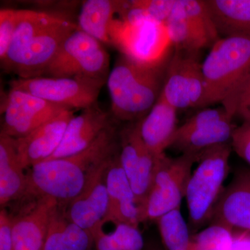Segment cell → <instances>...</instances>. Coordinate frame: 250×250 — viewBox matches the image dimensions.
Wrapping results in <instances>:
<instances>
[{
	"label": "cell",
	"mask_w": 250,
	"mask_h": 250,
	"mask_svg": "<svg viewBox=\"0 0 250 250\" xmlns=\"http://www.w3.org/2000/svg\"><path fill=\"white\" fill-rule=\"evenodd\" d=\"M119 150L116 129L111 125L84 150L31 167L26 193L54 199L59 205L68 203L80 195L94 172Z\"/></svg>",
	"instance_id": "1"
},
{
	"label": "cell",
	"mask_w": 250,
	"mask_h": 250,
	"mask_svg": "<svg viewBox=\"0 0 250 250\" xmlns=\"http://www.w3.org/2000/svg\"><path fill=\"white\" fill-rule=\"evenodd\" d=\"M77 28L65 16L23 10L1 65L20 78L41 77L62 42Z\"/></svg>",
	"instance_id": "2"
},
{
	"label": "cell",
	"mask_w": 250,
	"mask_h": 250,
	"mask_svg": "<svg viewBox=\"0 0 250 250\" xmlns=\"http://www.w3.org/2000/svg\"><path fill=\"white\" fill-rule=\"evenodd\" d=\"M160 66L151 67L122 55L110 71L107 87L111 111L124 122L141 121L150 111L160 96Z\"/></svg>",
	"instance_id": "3"
},
{
	"label": "cell",
	"mask_w": 250,
	"mask_h": 250,
	"mask_svg": "<svg viewBox=\"0 0 250 250\" xmlns=\"http://www.w3.org/2000/svg\"><path fill=\"white\" fill-rule=\"evenodd\" d=\"M205 93L199 108L222 103L250 70V38L219 39L202 64Z\"/></svg>",
	"instance_id": "4"
},
{
	"label": "cell",
	"mask_w": 250,
	"mask_h": 250,
	"mask_svg": "<svg viewBox=\"0 0 250 250\" xmlns=\"http://www.w3.org/2000/svg\"><path fill=\"white\" fill-rule=\"evenodd\" d=\"M231 149L229 143H225L199 156L198 165L189 179L185 196L192 228H201L211 220L225 189L223 184L229 170Z\"/></svg>",
	"instance_id": "5"
},
{
	"label": "cell",
	"mask_w": 250,
	"mask_h": 250,
	"mask_svg": "<svg viewBox=\"0 0 250 250\" xmlns=\"http://www.w3.org/2000/svg\"><path fill=\"white\" fill-rule=\"evenodd\" d=\"M110 39L122 55L151 67L160 66L172 46L166 23L146 18L115 19Z\"/></svg>",
	"instance_id": "6"
},
{
	"label": "cell",
	"mask_w": 250,
	"mask_h": 250,
	"mask_svg": "<svg viewBox=\"0 0 250 250\" xmlns=\"http://www.w3.org/2000/svg\"><path fill=\"white\" fill-rule=\"evenodd\" d=\"M109 63L103 43L77 28L62 42L41 77L107 81Z\"/></svg>",
	"instance_id": "7"
},
{
	"label": "cell",
	"mask_w": 250,
	"mask_h": 250,
	"mask_svg": "<svg viewBox=\"0 0 250 250\" xmlns=\"http://www.w3.org/2000/svg\"><path fill=\"white\" fill-rule=\"evenodd\" d=\"M197 157L182 154L176 158L166 154L161 158L149 191L140 207L141 221H157L161 217L180 209L185 198L192 167Z\"/></svg>",
	"instance_id": "8"
},
{
	"label": "cell",
	"mask_w": 250,
	"mask_h": 250,
	"mask_svg": "<svg viewBox=\"0 0 250 250\" xmlns=\"http://www.w3.org/2000/svg\"><path fill=\"white\" fill-rule=\"evenodd\" d=\"M106 80L84 77H37L19 78L10 82V88L22 90L63 107H90L98 99Z\"/></svg>",
	"instance_id": "9"
},
{
	"label": "cell",
	"mask_w": 250,
	"mask_h": 250,
	"mask_svg": "<svg viewBox=\"0 0 250 250\" xmlns=\"http://www.w3.org/2000/svg\"><path fill=\"white\" fill-rule=\"evenodd\" d=\"M233 118L223 106L202 109L179 126L170 147L198 159L207 149L231 142Z\"/></svg>",
	"instance_id": "10"
},
{
	"label": "cell",
	"mask_w": 250,
	"mask_h": 250,
	"mask_svg": "<svg viewBox=\"0 0 250 250\" xmlns=\"http://www.w3.org/2000/svg\"><path fill=\"white\" fill-rule=\"evenodd\" d=\"M119 160L139 207L152 186L162 156L151 152L141 139L139 121L125 127L119 134Z\"/></svg>",
	"instance_id": "11"
},
{
	"label": "cell",
	"mask_w": 250,
	"mask_h": 250,
	"mask_svg": "<svg viewBox=\"0 0 250 250\" xmlns=\"http://www.w3.org/2000/svg\"><path fill=\"white\" fill-rule=\"evenodd\" d=\"M197 53L175 50L167 67L161 95L176 109L198 107L205 93Z\"/></svg>",
	"instance_id": "12"
},
{
	"label": "cell",
	"mask_w": 250,
	"mask_h": 250,
	"mask_svg": "<svg viewBox=\"0 0 250 250\" xmlns=\"http://www.w3.org/2000/svg\"><path fill=\"white\" fill-rule=\"evenodd\" d=\"M67 108L22 91L11 89L5 102L1 132L19 139Z\"/></svg>",
	"instance_id": "13"
},
{
	"label": "cell",
	"mask_w": 250,
	"mask_h": 250,
	"mask_svg": "<svg viewBox=\"0 0 250 250\" xmlns=\"http://www.w3.org/2000/svg\"><path fill=\"white\" fill-rule=\"evenodd\" d=\"M113 157L94 172L83 190L68 202L67 210H64L70 221L90 233L103 223L107 213L106 173Z\"/></svg>",
	"instance_id": "14"
},
{
	"label": "cell",
	"mask_w": 250,
	"mask_h": 250,
	"mask_svg": "<svg viewBox=\"0 0 250 250\" xmlns=\"http://www.w3.org/2000/svg\"><path fill=\"white\" fill-rule=\"evenodd\" d=\"M166 24L175 50L198 53L200 49L214 44L207 16L200 10L181 4L178 0Z\"/></svg>",
	"instance_id": "15"
},
{
	"label": "cell",
	"mask_w": 250,
	"mask_h": 250,
	"mask_svg": "<svg viewBox=\"0 0 250 250\" xmlns=\"http://www.w3.org/2000/svg\"><path fill=\"white\" fill-rule=\"evenodd\" d=\"M75 110L67 109L29 134L16 139L18 159L23 168L31 167L53 155L62 143Z\"/></svg>",
	"instance_id": "16"
},
{
	"label": "cell",
	"mask_w": 250,
	"mask_h": 250,
	"mask_svg": "<svg viewBox=\"0 0 250 250\" xmlns=\"http://www.w3.org/2000/svg\"><path fill=\"white\" fill-rule=\"evenodd\" d=\"M107 213L103 223L127 224L139 227L141 210L132 188L119 160V152L112 159L106 173Z\"/></svg>",
	"instance_id": "17"
},
{
	"label": "cell",
	"mask_w": 250,
	"mask_h": 250,
	"mask_svg": "<svg viewBox=\"0 0 250 250\" xmlns=\"http://www.w3.org/2000/svg\"><path fill=\"white\" fill-rule=\"evenodd\" d=\"M111 125L109 114L98 103L85 108L69 122L60 146L47 160L67 157L84 150Z\"/></svg>",
	"instance_id": "18"
},
{
	"label": "cell",
	"mask_w": 250,
	"mask_h": 250,
	"mask_svg": "<svg viewBox=\"0 0 250 250\" xmlns=\"http://www.w3.org/2000/svg\"><path fill=\"white\" fill-rule=\"evenodd\" d=\"M210 224L250 232V171L236 175L224 189Z\"/></svg>",
	"instance_id": "19"
},
{
	"label": "cell",
	"mask_w": 250,
	"mask_h": 250,
	"mask_svg": "<svg viewBox=\"0 0 250 250\" xmlns=\"http://www.w3.org/2000/svg\"><path fill=\"white\" fill-rule=\"evenodd\" d=\"M59 205L49 197L39 198L31 209L14 218L13 250H42L51 214Z\"/></svg>",
	"instance_id": "20"
},
{
	"label": "cell",
	"mask_w": 250,
	"mask_h": 250,
	"mask_svg": "<svg viewBox=\"0 0 250 250\" xmlns=\"http://www.w3.org/2000/svg\"><path fill=\"white\" fill-rule=\"evenodd\" d=\"M177 111L160 94L150 111L139 121L141 139L156 156L166 154L171 147L179 127Z\"/></svg>",
	"instance_id": "21"
},
{
	"label": "cell",
	"mask_w": 250,
	"mask_h": 250,
	"mask_svg": "<svg viewBox=\"0 0 250 250\" xmlns=\"http://www.w3.org/2000/svg\"><path fill=\"white\" fill-rule=\"evenodd\" d=\"M18 159L16 139L0 133V205L25 195L27 175Z\"/></svg>",
	"instance_id": "22"
},
{
	"label": "cell",
	"mask_w": 250,
	"mask_h": 250,
	"mask_svg": "<svg viewBox=\"0 0 250 250\" xmlns=\"http://www.w3.org/2000/svg\"><path fill=\"white\" fill-rule=\"evenodd\" d=\"M218 35L250 38V0H205Z\"/></svg>",
	"instance_id": "23"
},
{
	"label": "cell",
	"mask_w": 250,
	"mask_h": 250,
	"mask_svg": "<svg viewBox=\"0 0 250 250\" xmlns=\"http://www.w3.org/2000/svg\"><path fill=\"white\" fill-rule=\"evenodd\" d=\"M59 205L51 214L42 250H88L93 243L91 235L70 221Z\"/></svg>",
	"instance_id": "24"
},
{
	"label": "cell",
	"mask_w": 250,
	"mask_h": 250,
	"mask_svg": "<svg viewBox=\"0 0 250 250\" xmlns=\"http://www.w3.org/2000/svg\"><path fill=\"white\" fill-rule=\"evenodd\" d=\"M122 4L123 1L116 0L85 1L79 15L78 29L102 43L111 44L110 28Z\"/></svg>",
	"instance_id": "25"
},
{
	"label": "cell",
	"mask_w": 250,
	"mask_h": 250,
	"mask_svg": "<svg viewBox=\"0 0 250 250\" xmlns=\"http://www.w3.org/2000/svg\"><path fill=\"white\" fill-rule=\"evenodd\" d=\"M97 250H143L144 240L139 227L119 224L110 233H105L103 223L91 233Z\"/></svg>",
	"instance_id": "26"
},
{
	"label": "cell",
	"mask_w": 250,
	"mask_h": 250,
	"mask_svg": "<svg viewBox=\"0 0 250 250\" xmlns=\"http://www.w3.org/2000/svg\"><path fill=\"white\" fill-rule=\"evenodd\" d=\"M156 223L166 249L190 250L191 236L180 209L164 215Z\"/></svg>",
	"instance_id": "27"
},
{
	"label": "cell",
	"mask_w": 250,
	"mask_h": 250,
	"mask_svg": "<svg viewBox=\"0 0 250 250\" xmlns=\"http://www.w3.org/2000/svg\"><path fill=\"white\" fill-rule=\"evenodd\" d=\"M176 0L123 1L118 13L121 19L146 18L166 23L173 11Z\"/></svg>",
	"instance_id": "28"
},
{
	"label": "cell",
	"mask_w": 250,
	"mask_h": 250,
	"mask_svg": "<svg viewBox=\"0 0 250 250\" xmlns=\"http://www.w3.org/2000/svg\"><path fill=\"white\" fill-rule=\"evenodd\" d=\"M233 231L220 224H210L208 228L191 236L190 250H230Z\"/></svg>",
	"instance_id": "29"
},
{
	"label": "cell",
	"mask_w": 250,
	"mask_h": 250,
	"mask_svg": "<svg viewBox=\"0 0 250 250\" xmlns=\"http://www.w3.org/2000/svg\"><path fill=\"white\" fill-rule=\"evenodd\" d=\"M222 104L233 117H239L243 122L250 121V70Z\"/></svg>",
	"instance_id": "30"
},
{
	"label": "cell",
	"mask_w": 250,
	"mask_h": 250,
	"mask_svg": "<svg viewBox=\"0 0 250 250\" xmlns=\"http://www.w3.org/2000/svg\"><path fill=\"white\" fill-rule=\"evenodd\" d=\"M20 9H3L0 11V59L6 57L19 20Z\"/></svg>",
	"instance_id": "31"
},
{
	"label": "cell",
	"mask_w": 250,
	"mask_h": 250,
	"mask_svg": "<svg viewBox=\"0 0 250 250\" xmlns=\"http://www.w3.org/2000/svg\"><path fill=\"white\" fill-rule=\"evenodd\" d=\"M231 147L241 159L250 166V121L243 122L233 131Z\"/></svg>",
	"instance_id": "32"
},
{
	"label": "cell",
	"mask_w": 250,
	"mask_h": 250,
	"mask_svg": "<svg viewBox=\"0 0 250 250\" xmlns=\"http://www.w3.org/2000/svg\"><path fill=\"white\" fill-rule=\"evenodd\" d=\"M14 218L4 208L0 211V250H13Z\"/></svg>",
	"instance_id": "33"
},
{
	"label": "cell",
	"mask_w": 250,
	"mask_h": 250,
	"mask_svg": "<svg viewBox=\"0 0 250 250\" xmlns=\"http://www.w3.org/2000/svg\"><path fill=\"white\" fill-rule=\"evenodd\" d=\"M230 250H250V232L233 231L232 246Z\"/></svg>",
	"instance_id": "34"
}]
</instances>
